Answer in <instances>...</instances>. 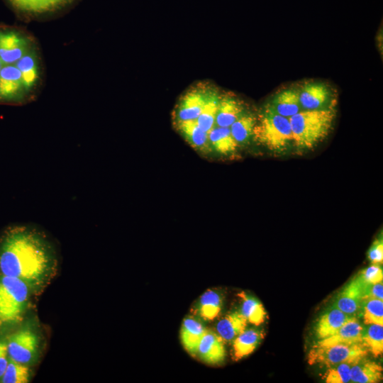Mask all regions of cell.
<instances>
[{
  "label": "cell",
  "instance_id": "obj_28",
  "mask_svg": "<svg viewBox=\"0 0 383 383\" xmlns=\"http://www.w3.org/2000/svg\"><path fill=\"white\" fill-rule=\"evenodd\" d=\"M33 367L18 362L9 357L0 382L28 383L33 376Z\"/></svg>",
  "mask_w": 383,
  "mask_h": 383
},
{
  "label": "cell",
  "instance_id": "obj_19",
  "mask_svg": "<svg viewBox=\"0 0 383 383\" xmlns=\"http://www.w3.org/2000/svg\"><path fill=\"white\" fill-rule=\"evenodd\" d=\"M364 327L356 317L345 322L333 335L318 340L320 345L337 343H362V335Z\"/></svg>",
  "mask_w": 383,
  "mask_h": 383
},
{
  "label": "cell",
  "instance_id": "obj_15",
  "mask_svg": "<svg viewBox=\"0 0 383 383\" xmlns=\"http://www.w3.org/2000/svg\"><path fill=\"white\" fill-rule=\"evenodd\" d=\"M352 317L333 305L319 316L314 328L316 337L319 340L333 335Z\"/></svg>",
  "mask_w": 383,
  "mask_h": 383
},
{
  "label": "cell",
  "instance_id": "obj_18",
  "mask_svg": "<svg viewBox=\"0 0 383 383\" xmlns=\"http://www.w3.org/2000/svg\"><path fill=\"white\" fill-rule=\"evenodd\" d=\"M267 105L277 113L288 118L303 110L299 101V91L295 89L280 91Z\"/></svg>",
  "mask_w": 383,
  "mask_h": 383
},
{
  "label": "cell",
  "instance_id": "obj_17",
  "mask_svg": "<svg viewBox=\"0 0 383 383\" xmlns=\"http://www.w3.org/2000/svg\"><path fill=\"white\" fill-rule=\"evenodd\" d=\"M206 330L200 320L194 316H187L183 320L180 330L181 342L191 355H196L198 345Z\"/></svg>",
  "mask_w": 383,
  "mask_h": 383
},
{
  "label": "cell",
  "instance_id": "obj_20",
  "mask_svg": "<svg viewBox=\"0 0 383 383\" xmlns=\"http://www.w3.org/2000/svg\"><path fill=\"white\" fill-rule=\"evenodd\" d=\"M382 379V367L367 360L365 356L353 364L350 368V381L355 383H374Z\"/></svg>",
  "mask_w": 383,
  "mask_h": 383
},
{
  "label": "cell",
  "instance_id": "obj_25",
  "mask_svg": "<svg viewBox=\"0 0 383 383\" xmlns=\"http://www.w3.org/2000/svg\"><path fill=\"white\" fill-rule=\"evenodd\" d=\"M242 299L240 313L246 319L247 322L259 326L262 323L266 318V311L262 303L255 297L240 292L238 294Z\"/></svg>",
  "mask_w": 383,
  "mask_h": 383
},
{
  "label": "cell",
  "instance_id": "obj_7",
  "mask_svg": "<svg viewBox=\"0 0 383 383\" xmlns=\"http://www.w3.org/2000/svg\"><path fill=\"white\" fill-rule=\"evenodd\" d=\"M367 350L362 343L314 345L308 355L310 365L318 363L328 367L344 362H355L366 356Z\"/></svg>",
  "mask_w": 383,
  "mask_h": 383
},
{
  "label": "cell",
  "instance_id": "obj_23",
  "mask_svg": "<svg viewBox=\"0 0 383 383\" xmlns=\"http://www.w3.org/2000/svg\"><path fill=\"white\" fill-rule=\"evenodd\" d=\"M247 323L240 312L230 313L218 321L216 332L224 342H232L246 328Z\"/></svg>",
  "mask_w": 383,
  "mask_h": 383
},
{
  "label": "cell",
  "instance_id": "obj_8",
  "mask_svg": "<svg viewBox=\"0 0 383 383\" xmlns=\"http://www.w3.org/2000/svg\"><path fill=\"white\" fill-rule=\"evenodd\" d=\"M77 0H6L14 12L25 21H38L57 15Z\"/></svg>",
  "mask_w": 383,
  "mask_h": 383
},
{
  "label": "cell",
  "instance_id": "obj_9",
  "mask_svg": "<svg viewBox=\"0 0 383 383\" xmlns=\"http://www.w3.org/2000/svg\"><path fill=\"white\" fill-rule=\"evenodd\" d=\"M213 87L199 83L188 89L177 100L172 112V122L196 120L201 113Z\"/></svg>",
  "mask_w": 383,
  "mask_h": 383
},
{
  "label": "cell",
  "instance_id": "obj_14",
  "mask_svg": "<svg viewBox=\"0 0 383 383\" xmlns=\"http://www.w3.org/2000/svg\"><path fill=\"white\" fill-rule=\"evenodd\" d=\"M196 356L208 364L222 362L226 357L224 341L216 332L206 329L198 345Z\"/></svg>",
  "mask_w": 383,
  "mask_h": 383
},
{
  "label": "cell",
  "instance_id": "obj_5",
  "mask_svg": "<svg viewBox=\"0 0 383 383\" xmlns=\"http://www.w3.org/2000/svg\"><path fill=\"white\" fill-rule=\"evenodd\" d=\"M11 359L29 366L39 362L45 346L44 336L35 316L28 317L6 338Z\"/></svg>",
  "mask_w": 383,
  "mask_h": 383
},
{
  "label": "cell",
  "instance_id": "obj_29",
  "mask_svg": "<svg viewBox=\"0 0 383 383\" xmlns=\"http://www.w3.org/2000/svg\"><path fill=\"white\" fill-rule=\"evenodd\" d=\"M364 323L383 325V301L377 299L363 300L361 311Z\"/></svg>",
  "mask_w": 383,
  "mask_h": 383
},
{
  "label": "cell",
  "instance_id": "obj_30",
  "mask_svg": "<svg viewBox=\"0 0 383 383\" xmlns=\"http://www.w3.org/2000/svg\"><path fill=\"white\" fill-rule=\"evenodd\" d=\"M355 362H344L329 367L323 375L326 382H349L350 381V368Z\"/></svg>",
  "mask_w": 383,
  "mask_h": 383
},
{
  "label": "cell",
  "instance_id": "obj_4",
  "mask_svg": "<svg viewBox=\"0 0 383 383\" xmlns=\"http://www.w3.org/2000/svg\"><path fill=\"white\" fill-rule=\"evenodd\" d=\"M335 118L331 107L318 110H302L289 118L293 144L299 150H309L329 133Z\"/></svg>",
  "mask_w": 383,
  "mask_h": 383
},
{
  "label": "cell",
  "instance_id": "obj_24",
  "mask_svg": "<svg viewBox=\"0 0 383 383\" xmlns=\"http://www.w3.org/2000/svg\"><path fill=\"white\" fill-rule=\"evenodd\" d=\"M256 119L254 115L246 111L229 127L231 135L239 147L245 146L253 140Z\"/></svg>",
  "mask_w": 383,
  "mask_h": 383
},
{
  "label": "cell",
  "instance_id": "obj_11",
  "mask_svg": "<svg viewBox=\"0 0 383 383\" xmlns=\"http://www.w3.org/2000/svg\"><path fill=\"white\" fill-rule=\"evenodd\" d=\"M174 130L199 155L210 158L208 133L201 130L195 120L172 123Z\"/></svg>",
  "mask_w": 383,
  "mask_h": 383
},
{
  "label": "cell",
  "instance_id": "obj_16",
  "mask_svg": "<svg viewBox=\"0 0 383 383\" xmlns=\"http://www.w3.org/2000/svg\"><path fill=\"white\" fill-rule=\"evenodd\" d=\"M243 102L228 94H221L216 116V126L229 128L245 113Z\"/></svg>",
  "mask_w": 383,
  "mask_h": 383
},
{
  "label": "cell",
  "instance_id": "obj_27",
  "mask_svg": "<svg viewBox=\"0 0 383 383\" xmlns=\"http://www.w3.org/2000/svg\"><path fill=\"white\" fill-rule=\"evenodd\" d=\"M362 343L374 357L383 352V325L367 324L364 327Z\"/></svg>",
  "mask_w": 383,
  "mask_h": 383
},
{
  "label": "cell",
  "instance_id": "obj_26",
  "mask_svg": "<svg viewBox=\"0 0 383 383\" xmlns=\"http://www.w3.org/2000/svg\"><path fill=\"white\" fill-rule=\"evenodd\" d=\"M220 96L218 89L213 87L201 113L195 120L198 126L207 133L216 126Z\"/></svg>",
  "mask_w": 383,
  "mask_h": 383
},
{
  "label": "cell",
  "instance_id": "obj_33",
  "mask_svg": "<svg viewBox=\"0 0 383 383\" xmlns=\"http://www.w3.org/2000/svg\"><path fill=\"white\" fill-rule=\"evenodd\" d=\"M377 299L383 300L382 281L373 284H367L365 286L364 299Z\"/></svg>",
  "mask_w": 383,
  "mask_h": 383
},
{
  "label": "cell",
  "instance_id": "obj_31",
  "mask_svg": "<svg viewBox=\"0 0 383 383\" xmlns=\"http://www.w3.org/2000/svg\"><path fill=\"white\" fill-rule=\"evenodd\" d=\"M365 284H373L382 281L383 272L378 264H373L357 274Z\"/></svg>",
  "mask_w": 383,
  "mask_h": 383
},
{
  "label": "cell",
  "instance_id": "obj_32",
  "mask_svg": "<svg viewBox=\"0 0 383 383\" xmlns=\"http://www.w3.org/2000/svg\"><path fill=\"white\" fill-rule=\"evenodd\" d=\"M368 258L372 264L382 263L383 260L382 238L374 241L368 251Z\"/></svg>",
  "mask_w": 383,
  "mask_h": 383
},
{
  "label": "cell",
  "instance_id": "obj_12",
  "mask_svg": "<svg viewBox=\"0 0 383 383\" xmlns=\"http://www.w3.org/2000/svg\"><path fill=\"white\" fill-rule=\"evenodd\" d=\"M210 157H231L240 148L233 138L230 128L215 126L208 133Z\"/></svg>",
  "mask_w": 383,
  "mask_h": 383
},
{
  "label": "cell",
  "instance_id": "obj_1",
  "mask_svg": "<svg viewBox=\"0 0 383 383\" xmlns=\"http://www.w3.org/2000/svg\"><path fill=\"white\" fill-rule=\"evenodd\" d=\"M60 252L56 242L40 226L18 223L0 233V273L23 281L35 296L56 276Z\"/></svg>",
  "mask_w": 383,
  "mask_h": 383
},
{
  "label": "cell",
  "instance_id": "obj_6",
  "mask_svg": "<svg viewBox=\"0 0 383 383\" xmlns=\"http://www.w3.org/2000/svg\"><path fill=\"white\" fill-rule=\"evenodd\" d=\"M253 140L270 151L277 153L285 151L293 144L289 118L277 113L267 105L256 119Z\"/></svg>",
  "mask_w": 383,
  "mask_h": 383
},
{
  "label": "cell",
  "instance_id": "obj_3",
  "mask_svg": "<svg viewBox=\"0 0 383 383\" xmlns=\"http://www.w3.org/2000/svg\"><path fill=\"white\" fill-rule=\"evenodd\" d=\"M34 296L23 281L0 273V330L18 327L31 311Z\"/></svg>",
  "mask_w": 383,
  "mask_h": 383
},
{
  "label": "cell",
  "instance_id": "obj_22",
  "mask_svg": "<svg viewBox=\"0 0 383 383\" xmlns=\"http://www.w3.org/2000/svg\"><path fill=\"white\" fill-rule=\"evenodd\" d=\"M222 306L223 298L220 292L208 289L199 297L195 313L201 320L212 321L219 315Z\"/></svg>",
  "mask_w": 383,
  "mask_h": 383
},
{
  "label": "cell",
  "instance_id": "obj_13",
  "mask_svg": "<svg viewBox=\"0 0 383 383\" xmlns=\"http://www.w3.org/2000/svg\"><path fill=\"white\" fill-rule=\"evenodd\" d=\"M299 91V101L303 110H318L329 108L331 92L321 82L306 83Z\"/></svg>",
  "mask_w": 383,
  "mask_h": 383
},
{
  "label": "cell",
  "instance_id": "obj_21",
  "mask_svg": "<svg viewBox=\"0 0 383 383\" xmlns=\"http://www.w3.org/2000/svg\"><path fill=\"white\" fill-rule=\"evenodd\" d=\"M264 333L254 328H245L233 342V355L235 360L252 353L261 343Z\"/></svg>",
  "mask_w": 383,
  "mask_h": 383
},
{
  "label": "cell",
  "instance_id": "obj_2",
  "mask_svg": "<svg viewBox=\"0 0 383 383\" xmlns=\"http://www.w3.org/2000/svg\"><path fill=\"white\" fill-rule=\"evenodd\" d=\"M45 77L36 37L23 27L0 24V105L21 106L36 101Z\"/></svg>",
  "mask_w": 383,
  "mask_h": 383
},
{
  "label": "cell",
  "instance_id": "obj_10",
  "mask_svg": "<svg viewBox=\"0 0 383 383\" xmlns=\"http://www.w3.org/2000/svg\"><path fill=\"white\" fill-rule=\"evenodd\" d=\"M365 284L357 275L335 296L333 306L350 316L361 313Z\"/></svg>",
  "mask_w": 383,
  "mask_h": 383
},
{
  "label": "cell",
  "instance_id": "obj_34",
  "mask_svg": "<svg viewBox=\"0 0 383 383\" xmlns=\"http://www.w3.org/2000/svg\"><path fill=\"white\" fill-rule=\"evenodd\" d=\"M9 360L6 338H0V381L6 370Z\"/></svg>",
  "mask_w": 383,
  "mask_h": 383
}]
</instances>
